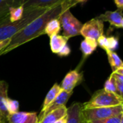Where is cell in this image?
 I'll list each match as a JSON object with an SVG mask.
<instances>
[{"label": "cell", "mask_w": 123, "mask_h": 123, "mask_svg": "<svg viewBox=\"0 0 123 123\" xmlns=\"http://www.w3.org/2000/svg\"><path fill=\"white\" fill-rule=\"evenodd\" d=\"M61 13V4L47 9L43 14L35 18L25 28L12 37L7 46L0 51V56L9 53L19 46L45 34L46 24L53 18H58Z\"/></svg>", "instance_id": "6da1fadb"}, {"label": "cell", "mask_w": 123, "mask_h": 123, "mask_svg": "<svg viewBox=\"0 0 123 123\" xmlns=\"http://www.w3.org/2000/svg\"><path fill=\"white\" fill-rule=\"evenodd\" d=\"M50 9V8H49ZM47 9L45 8L25 9L22 17L16 22H11L9 18L0 24V41L10 39L15 34L25 28L35 18L43 14Z\"/></svg>", "instance_id": "7a4b0ae2"}, {"label": "cell", "mask_w": 123, "mask_h": 123, "mask_svg": "<svg viewBox=\"0 0 123 123\" xmlns=\"http://www.w3.org/2000/svg\"><path fill=\"white\" fill-rule=\"evenodd\" d=\"M119 105H123V97L103 88L96 91L88 101L82 104V107L83 109H88Z\"/></svg>", "instance_id": "3957f363"}, {"label": "cell", "mask_w": 123, "mask_h": 123, "mask_svg": "<svg viewBox=\"0 0 123 123\" xmlns=\"http://www.w3.org/2000/svg\"><path fill=\"white\" fill-rule=\"evenodd\" d=\"M63 28V35L67 38L80 35L82 23L76 18L70 10H66L61 14L58 17Z\"/></svg>", "instance_id": "277c9868"}, {"label": "cell", "mask_w": 123, "mask_h": 123, "mask_svg": "<svg viewBox=\"0 0 123 123\" xmlns=\"http://www.w3.org/2000/svg\"><path fill=\"white\" fill-rule=\"evenodd\" d=\"M123 113V105L83 109V115L86 122L106 119Z\"/></svg>", "instance_id": "5b68a950"}, {"label": "cell", "mask_w": 123, "mask_h": 123, "mask_svg": "<svg viewBox=\"0 0 123 123\" xmlns=\"http://www.w3.org/2000/svg\"><path fill=\"white\" fill-rule=\"evenodd\" d=\"M80 35L84 38H92L96 41L104 35V22L97 17L93 18L82 25Z\"/></svg>", "instance_id": "8992f818"}, {"label": "cell", "mask_w": 123, "mask_h": 123, "mask_svg": "<svg viewBox=\"0 0 123 123\" xmlns=\"http://www.w3.org/2000/svg\"><path fill=\"white\" fill-rule=\"evenodd\" d=\"M83 79V74L79 72L76 70H71L64 77L61 84V88L62 90L67 92H73L74 88L81 83Z\"/></svg>", "instance_id": "52a82bcc"}, {"label": "cell", "mask_w": 123, "mask_h": 123, "mask_svg": "<svg viewBox=\"0 0 123 123\" xmlns=\"http://www.w3.org/2000/svg\"><path fill=\"white\" fill-rule=\"evenodd\" d=\"M73 92H67L63 90H61L59 94L57 96L55 99L42 112H40V115H38V122L42 120V118L45 116L47 114L50 113V112L55 110V109H58L61 107L66 106L67 101H68L69 98L71 96Z\"/></svg>", "instance_id": "ba28073f"}, {"label": "cell", "mask_w": 123, "mask_h": 123, "mask_svg": "<svg viewBox=\"0 0 123 123\" xmlns=\"http://www.w3.org/2000/svg\"><path fill=\"white\" fill-rule=\"evenodd\" d=\"M123 9H117V10L114 12L106 11L104 14H102L97 17L103 22H108L111 26L117 28H123Z\"/></svg>", "instance_id": "9c48e42d"}, {"label": "cell", "mask_w": 123, "mask_h": 123, "mask_svg": "<svg viewBox=\"0 0 123 123\" xmlns=\"http://www.w3.org/2000/svg\"><path fill=\"white\" fill-rule=\"evenodd\" d=\"M67 123H88L83 115L82 104L74 103L69 108H67Z\"/></svg>", "instance_id": "30bf717a"}, {"label": "cell", "mask_w": 123, "mask_h": 123, "mask_svg": "<svg viewBox=\"0 0 123 123\" xmlns=\"http://www.w3.org/2000/svg\"><path fill=\"white\" fill-rule=\"evenodd\" d=\"M8 123H38V117L36 112H18L8 115Z\"/></svg>", "instance_id": "8fae6325"}, {"label": "cell", "mask_w": 123, "mask_h": 123, "mask_svg": "<svg viewBox=\"0 0 123 123\" xmlns=\"http://www.w3.org/2000/svg\"><path fill=\"white\" fill-rule=\"evenodd\" d=\"M65 0H23L22 5L25 9L27 8H45L49 9L61 4Z\"/></svg>", "instance_id": "7c38bea8"}, {"label": "cell", "mask_w": 123, "mask_h": 123, "mask_svg": "<svg viewBox=\"0 0 123 123\" xmlns=\"http://www.w3.org/2000/svg\"><path fill=\"white\" fill-rule=\"evenodd\" d=\"M8 84L4 80H0V114L3 120L7 123L8 112L6 108V101L8 99Z\"/></svg>", "instance_id": "4fadbf2b"}, {"label": "cell", "mask_w": 123, "mask_h": 123, "mask_svg": "<svg viewBox=\"0 0 123 123\" xmlns=\"http://www.w3.org/2000/svg\"><path fill=\"white\" fill-rule=\"evenodd\" d=\"M23 0H0V24L9 18V8L18 7L22 4Z\"/></svg>", "instance_id": "5bb4252c"}, {"label": "cell", "mask_w": 123, "mask_h": 123, "mask_svg": "<svg viewBox=\"0 0 123 123\" xmlns=\"http://www.w3.org/2000/svg\"><path fill=\"white\" fill-rule=\"evenodd\" d=\"M66 115H67V108L66 106H63L47 114L38 123H55Z\"/></svg>", "instance_id": "9a60e30c"}, {"label": "cell", "mask_w": 123, "mask_h": 123, "mask_svg": "<svg viewBox=\"0 0 123 123\" xmlns=\"http://www.w3.org/2000/svg\"><path fill=\"white\" fill-rule=\"evenodd\" d=\"M97 44L100 46L101 48L106 51H114L118 47L119 41L118 38L115 36H105L102 35L97 39Z\"/></svg>", "instance_id": "2e32d148"}, {"label": "cell", "mask_w": 123, "mask_h": 123, "mask_svg": "<svg viewBox=\"0 0 123 123\" xmlns=\"http://www.w3.org/2000/svg\"><path fill=\"white\" fill-rule=\"evenodd\" d=\"M98 44L97 41L92 38H85L83 40L80 45V49L82 52L84 59H85L86 57L90 56L97 49Z\"/></svg>", "instance_id": "e0dca14e"}, {"label": "cell", "mask_w": 123, "mask_h": 123, "mask_svg": "<svg viewBox=\"0 0 123 123\" xmlns=\"http://www.w3.org/2000/svg\"><path fill=\"white\" fill-rule=\"evenodd\" d=\"M68 38L63 36L55 35L50 37V46L53 53L58 54L66 44Z\"/></svg>", "instance_id": "ac0fdd59"}, {"label": "cell", "mask_w": 123, "mask_h": 123, "mask_svg": "<svg viewBox=\"0 0 123 123\" xmlns=\"http://www.w3.org/2000/svg\"><path fill=\"white\" fill-rule=\"evenodd\" d=\"M61 90L62 89L61 88L60 85H58V83H55L53 86V87L48 91V93L47 94V95L45 98V100H44V102L43 104V107H42L40 112H43L55 99V98L59 94V93L61 92Z\"/></svg>", "instance_id": "d6986e66"}, {"label": "cell", "mask_w": 123, "mask_h": 123, "mask_svg": "<svg viewBox=\"0 0 123 123\" xmlns=\"http://www.w3.org/2000/svg\"><path fill=\"white\" fill-rule=\"evenodd\" d=\"M61 25L58 18H53L46 24L45 34L48 35L49 37H51L55 35H58V33L61 31Z\"/></svg>", "instance_id": "ffe728a7"}, {"label": "cell", "mask_w": 123, "mask_h": 123, "mask_svg": "<svg viewBox=\"0 0 123 123\" xmlns=\"http://www.w3.org/2000/svg\"><path fill=\"white\" fill-rule=\"evenodd\" d=\"M106 53L107 54L108 61L110 65V67L113 72L123 68V63L120 58V57L112 51H106Z\"/></svg>", "instance_id": "44dd1931"}, {"label": "cell", "mask_w": 123, "mask_h": 123, "mask_svg": "<svg viewBox=\"0 0 123 123\" xmlns=\"http://www.w3.org/2000/svg\"><path fill=\"white\" fill-rule=\"evenodd\" d=\"M111 76L113 78L117 94L123 97V68L119 69L115 72H112Z\"/></svg>", "instance_id": "7402d4cb"}, {"label": "cell", "mask_w": 123, "mask_h": 123, "mask_svg": "<svg viewBox=\"0 0 123 123\" xmlns=\"http://www.w3.org/2000/svg\"><path fill=\"white\" fill-rule=\"evenodd\" d=\"M25 8L22 4L18 7H12L9 11V18L11 22H16L19 20L24 14Z\"/></svg>", "instance_id": "603a6c76"}, {"label": "cell", "mask_w": 123, "mask_h": 123, "mask_svg": "<svg viewBox=\"0 0 123 123\" xmlns=\"http://www.w3.org/2000/svg\"><path fill=\"white\" fill-rule=\"evenodd\" d=\"M88 123H123V113L117 116L111 117L106 119L97 120L91 122H87Z\"/></svg>", "instance_id": "cb8c5ba5"}, {"label": "cell", "mask_w": 123, "mask_h": 123, "mask_svg": "<svg viewBox=\"0 0 123 123\" xmlns=\"http://www.w3.org/2000/svg\"><path fill=\"white\" fill-rule=\"evenodd\" d=\"M5 104L9 115L14 114L19 112V102L17 101L8 98L6 101Z\"/></svg>", "instance_id": "d4e9b609"}, {"label": "cell", "mask_w": 123, "mask_h": 123, "mask_svg": "<svg viewBox=\"0 0 123 123\" xmlns=\"http://www.w3.org/2000/svg\"><path fill=\"white\" fill-rule=\"evenodd\" d=\"M88 0H65L63 1L61 4V9H62V12L70 9V8L74 7L75 5H76L77 4L79 3H84Z\"/></svg>", "instance_id": "484cf974"}, {"label": "cell", "mask_w": 123, "mask_h": 123, "mask_svg": "<svg viewBox=\"0 0 123 123\" xmlns=\"http://www.w3.org/2000/svg\"><path fill=\"white\" fill-rule=\"evenodd\" d=\"M104 89L105 91H110V92H112V93L117 94V89H116L115 83L114 79L111 76V75L106 80V81L105 83V86H104Z\"/></svg>", "instance_id": "4316f807"}, {"label": "cell", "mask_w": 123, "mask_h": 123, "mask_svg": "<svg viewBox=\"0 0 123 123\" xmlns=\"http://www.w3.org/2000/svg\"><path fill=\"white\" fill-rule=\"evenodd\" d=\"M70 53H71V49L68 46V44H66L57 54L60 57H67L70 54Z\"/></svg>", "instance_id": "83f0119b"}, {"label": "cell", "mask_w": 123, "mask_h": 123, "mask_svg": "<svg viewBox=\"0 0 123 123\" xmlns=\"http://www.w3.org/2000/svg\"><path fill=\"white\" fill-rule=\"evenodd\" d=\"M10 41V39H7V40H4V41H0V51H2L3 49H4L7 45L9 44Z\"/></svg>", "instance_id": "f1b7e54d"}, {"label": "cell", "mask_w": 123, "mask_h": 123, "mask_svg": "<svg viewBox=\"0 0 123 123\" xmlns=\"http://www.w3.org/2000/svg\"><path fill=\"white\" fill-rule=\"evenodd\" d=\"M117 9L123 8V0H114Z\"/></svg>", "instance_id": "f546056e"}, {"label": "cell", "mask_w": 123, "mask_h": 123, "mask_svg": "<svg viewBox=\"0 0 123 123\" xmlns=\"http://www.w3.org/2000/svg\"><path fill=\"white\" fill-rule=\"evenodd\" d=\"M67 120H68V117H67V115L63 117L62 118L59 119L58 120H57L55 123H67Z\"/></svg>", "instance_id": "4dcf8cb0"}, {"label": "cell", "mask_w": 123, "mask_h": 123, "mask_svg": "<svg viewBox=\"0 0 123 123\" xmlns=\"http://www.w3.org/2000/svg\"><path fill=\"white\" fill-rule=\"evenodd\" d=\"M0 123H6V122L3 120V118H2L1 114H0Z\"/></svg>", "instance_id": "1f68e13d"}]
</instances>
